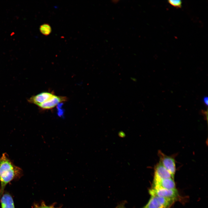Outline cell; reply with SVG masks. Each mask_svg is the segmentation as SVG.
<instances>
[{
    "mask_svg": "<svg viewBox=\"0 0 208 208\" xmlns=\"http://www.w3.org/2000/svg\"><path fill=\"white\" fill-rule=\"evenodd\" d=\"M21 168L15 165L6 153L0 157V199L4 194L6 185L12 180L22 175Z\"/></svg>",
    "mask_w": 208,
    "mask_h": 208,
    "instance_id": "1",
    "label": "cell"
},
{
    "mask_svg": "<svg viewBox=\"0 0 208 208\" xmlns=\"http://www.w3.org/2000/svg\"><path fill=\"white\" fill-rule=\"evenodd\" d=\"M159 162L170 173L173 179L176 171V163L173 157L168 156L159 151Z\"/></svg>",
    "mask_w": 208,
    "mask_h": 208,
    "instance_id": "2",
    "label": "cell"
},
{
    "mask_svg": "<svg viewBox=\"0 0 208 208\" xmlns=\"http://www.w3.org/2000/svg\"><path fill=\"white\" fill-rule=\"evenodd\" d=\"M151 196H155L176 200L179 196L178 190L176 189H155L152 188L149 190Z\"/></svg>",
    "mask_w": 208,
    "mask_h": 208,
    "instance_id": "3",
    "label": "cell"
},
{
    "mask_svg": "<svg viewBox=\"0 0 208 208\" xmlns=\"http://www.w3.org/2000/svg\"><path fill=\"white\" fill-rule=\"evenodd\" d=\"M67 99V98L66 97L54 94L47 101L38 106L43 110L51 109L55 107L59 103L66 101Z\"/></svg>",
    "mask_w": 208,
    "mask_h": 208,
    "instance_id": "4",
    "label": "cell"
},
{
    "mask_svg": "<svg viewBox=\"0 0 208 208\" xmlns=\"http://www.w3.org/2000/svg\"><path fill=\"white\" fill-rule=\"evenodd\" d=\"M152 188L172 189L176 188V186L174 179L170 178L153 180Z\"/></svg>",
    "mask_w": 208,
    "mask_h": 208,
    "instance_id": "5",
    "label": "cell"
},
{
    "mask_svg": "<svg viewBox=\"0 0 208 208\" xmlns=\"http://www.w3.org/2000/svg\"><path fill=\"white\" fill-rule=\"evenodd\" d=\"M54 95L53 93L50 92H42L32 96L28 100V101L38 106L47 101Z\"/></svg>",
    "mask_w": 208,
    "mask_h": 208,
    "instance_id": "6",
    "label": "cell"
},
{
    "mask_svg": "<svg viewBox=\"0 0 208 208\" xmlns=\"http://www.w3.org/2000/svg\"><path fill=\"white\" fill-rule=\"evenodd\" d=\"M170 178L172 179L170 173L159 162L155 167L153 180Z\"/></svg>",
    "mask_w": 208,
    "mask_h": 208,
    "instance_id": "7",
    "label": "cell"
},
{
    "mask_svg": "<svg viewBox=\"0 0 208 208\" xmlns=\"http://www.w3.org/2000/svg\"><path fill=\"white\" fill-rule=\"evenodd\" d=\"M0 201L1 208H15L13 198L9 194H3Z\"/></svg>",
    "mask_w": 208,
    "mask_h": 208,
    "instance_id": "8",
    "label": "cell"
},
{
    "mask_svg": "<svg viewBox=\"0 0 208 208\" xmlns=\"http://www.w3.org/2000/svg\"><path fill=\"white\" fill-rule=\"evenodd\" d=\"M144 208H166L162 204L159 197L151 196L148 203Z\"/></svg>",
    "mask_w": 208,
    "mask_h": 208,
    "instance_id": "9",
    "label": "cell"
},
{
    "mask_svg": "<svg viewBox=\"0 0 208 208\" xmlns=\"http://www.w3.org/2000/svg\"><path fill=\"white\" fill-rule=\"evenodd\" d=\"M39 29L41 33L45 36L49 35L52 31L51 26L47 23H44L41 25Z\"/></svg>",
    "mask_w": 208,
    "mask_h": 208,
    "instance_id": "10",
    "label": "cell"
},
{
    "mask_svg": "<svg viewBox=\"0 0 208 208\" xmlns=\"http://www.w3.org/2000/svg\"><path fill=\"white\" fill-rule=\"evenodd\" d=\"M168 2L172 6L177 8H180L182 6V1L180 0H169Z\"/></svg>",
    "mask_w": 208,
    "mask_h": 208,
    "instance_id": "11",
    "label": "cell"
},
{
    "mask_svg": "<svg viewBox=\"0 0 208 208\" xmlns=\"http://www.w3.org/2000/svg\"><path fill=\"white\" fill-rule=\"evenodd\" d=\"M34 208H54V207L51 206H48L45 205L44 203H42L39 206L36 205Z\"/></svg>",
    "mask_w": 208,
    "mask_h": 208,
    "instance_id": "12",
    "label": "cell"
},
{
    "mask_svg": "<svg viewBox=\"0 0 208 208\" xmlns=\"http://www.w3.org/2000/svg\"><path fill=\"white\" fill-rule=\"evenodd\" d=\"M203 101L207 105H208V97L207 96H205L203 98Z\"/></svg>",
    "mask_w": 208,
    "mask_h": 208,
    "instance_id": "13",
    "label": "cell"
},
{
    "mask_svg": "<svg viewBox=\"0 0 208 208\" xmlns=\"http://www.w3.org/2000/svg\"><path fill=\"white\" fill-rule=\"evenodd\" d=\"M119 0H113L112 2L114 3H118Z\"/></svg>",
    "mask_w": 208,
    "mask_h": 208,
    "instance_id": "14",
    "label": "cell"
},
{
    "mask_svg": "<svg viewBox=\"0 0 208 208\" xmlns=\"http://www.w3.org/2000/svg\"><path fill=\"white\" fill-rule=\"evenodd\" d=\"M119 208H124V207H119Z\"/></svg>",
    "mask_w": 208,
    "mask_h": 208,
    "instance_id": "15",
    "label": "cell"
},
{
    "mask_svg": "<svg viewBox=\"0 0 208 208\" xmlns=\"http://www.w3.org/2000/svg\"></svg>",
    "mask_w": 208,
    "mask_h": 208,
    "instance_id": "16",
    "label": "cell"
}]
</instances>
